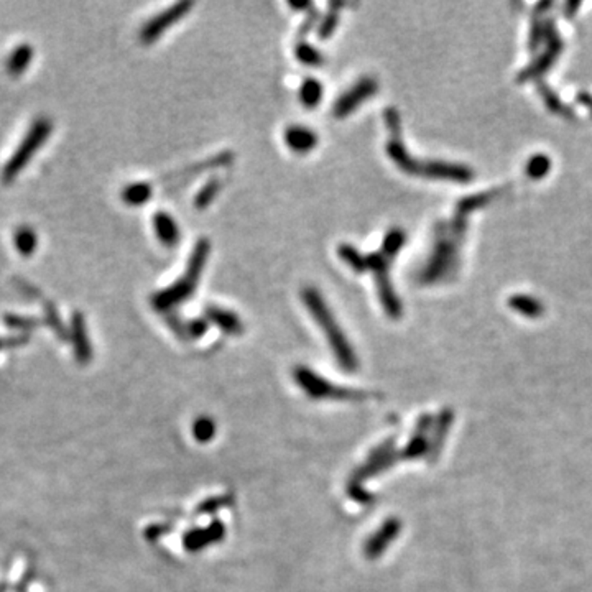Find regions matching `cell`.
Wrapping results in <instances>:
<instances>
[{"instance_id":"obj_1","label":"cell","mask_w":592,"mask_h":592,"mask_svg":"<svg viewBox=\"0 0 592 592\" xmlns=\"http://www.w3.org/2000/svg\"><path fill=\"white\" fill-rule=\"evenodd\" d=\"M211 254V242L206 237H201L200 240L194 244L193 252L189 255L187 271L180 280H176L175 283L166 287L162 292L155 293L150 300L155 311L160 313H170L175 308H178L180 305L187 303L196 292L198 285H200L202 270H204L207 257Z\"/></svg>"},{"instance_id":"obj_2","label":"cell","mask_w":592,"mask_h":592,"mask_svg":"<svg viewBox=\"0 0 592 592\" xmlns=\"http://www.w3.org/2000/svg\"><path fill=\"white\" fill-rule=\"evenodd\" d=\"M301 300H303V303L306 308H308L311 316L314 318V321L321 326L324 334L327 336V339H330V343L332 345V351H334L338 361L345 367V369L349 370L354 369V367L357 365V361H356V356H354L351 344H349L347 338H345L343 330L339 327L334 314H332L330 306L326 305V301H324L321 293H319L316 288L306 287L301 289Z\"/></svg>"},{"instance_id":"obj_3","label":"cell","mask_w":592,"mask_h":592,"mask_svg":"<svg viewBox=\"0 0 592 592\" xmlns=\"http://www.w3.org/2000/svg\"><path fill=\"white\" fill-rule=\"evenodd\" d=\"M51 132V122L48 119H38L37 122L32 125L27 137L21 140V144L17 152L12 155V158L8 160V163L3 168L2 178L6 183H10L12 180H15L19 176V173L28 165L30 160L33 158V155L37 153V150L41 149V145L45 144V140L48 138Z\"/></svg>"},{"instance_id":"obj_4","label":"cell","mask_w":592,"mask_h":592,"mask_svg":"<svg viewBox=\"0 0 592 592\" xmlns=\"http://www.w3.org/2000/svg\"><path fill=\"white\" fill-rule=\"evenodd\" d=\"M388 267H390V260L380 250L367 255V270H370L375 275L380 303H382L388 316L392 319H399L401 316V303L392 287Z\"/></svg>"},{"instance_id":"obj_5","label":"cell","mask_w":592,"mask_h":592,"mask_svg":"<svg viewBox=\"0 0 592 592\" xmlns=\"http://www.w3.org/2000/svg\"><path fill=\"white\" fill-rule=\"evenodd\" d=\"M193 7L194 2H191V0H183V2L173 3L171 7L160 12L158 15H155L153 19H150L144 27H142L140 41L144 43V45H152L168 28L173 27L175 23H178L180 20H183Z\"/></svg>"},{"instance_id":"obj_6","label":"cell","mask_w":592,"mask_h":592,"mask_svg":"<svg viewBox=\"0 0 592 592\" xmlns=\"http://www.w3.org/2000/svg\"><path fill=\"white\" fill-rule=\"evenodd\" d=\"M377 90L379 83L375 77L362 76L356 84L345 90L343 96L338 97V101L334 102V107H332V114H334L336 119H345L354 111H357L362 102L374 97Z\"/></svg>"},{"instance_id":"obj_7","label":"cell","mask_w":592,"mask_h":592,"mask_svg":"<svg viewBox=\"0 0 592 592\" xmlns=\"http://www.w3.org/2000/svg\"><path fill=\"white\" fill-rule=\"evenodd\" d=\"M283 138L288 149L300 155L309 153L311 150L316 149L319 142L318 133L305 125H289L283 133Z\"/></svg>"},{"instance_id":"obj_8","label":"cell","mask_w":592,"mask_h":592,"mask_svg":"<svg viewBox=\"0 0 592 592\" xmlns=\"http://www.w3.org/2000/svg\"><path fill=\"white\" fill-rule=\"evenodd\" d=\"M153 229L158 240L162 242L165 247H176V245L180 244L181 231L178 224H176L175 218L165 213V211H158V213L153 216Z\"/></svg>"},{"instance_id":"obj_9","label":"cell","mask_w":592,"mask_h":592,"mask_svg":"<svg viewBox=\"0 0 592 592\" xmlns=\"http://www.w3.org/2000/svg\"><path fill=\"white\" fill-rule=\"evenodd\" d=\"M204 316L211 323H214L216 326L220 327V331L227 332V334H240L244 331V324H242L240 318L236 313H232V311L220 308V306H206Z\"/></svg>"},{"instance_id":"obj_10","label":"cell","mask_w":592,"mask_h":592,"mask_svg":"<svg viewBox=\"0 0 592 592\" xmlns=\"http://www.w3.org/2000/svg\"><path fill=\"white\" fill-rule=\"evenodd\" d=\"M71 338H73V345H75L76 357L81 362H88L90 359V345L88 341V332H86V323L81 313H76L73 316V324H71Z\"/></svg>"},{"instance_id":"obj_11","label":"cell","mask_w":592,"mask_h":592,"mask_svg":"<svg viewBox=\"0 0 592 592\" xmlns=\"http://www.w3.org/2000/svg\"><path fill=\"white\" fill-rule=\"evenodd\" d=\"M345 6H347L345 2H330L327 12L324 14V17H321V20H319L318 23V37L321 38V40H327V38H331L332 33L336 32V28H338L339 25V10Z\"/></svg>"},{"instance_id":"obj_12","label":"cell","mask_w":592,"mask_h":592,"mask_svg":"<svg viewBox=\"0 0 592 592\" xmlns=\"http://www.w3.org/2000/svg\"><path fill=\"white\" fill-rule=\"evenodd\" d=\"M323 84L319 83L316 77H306V79L300 86V102L303 104L306 109H314L319 106L323 99Z\"/></svg>"},{"instance_id":"obj_13","label":"cell","mask_w":592,"mask_h":592,"mask_svg":"<svg viewBox=\"0 0 592 592\" xmlns=\"http://www.w3.org/2000/svg\"><path fill=\"white\" fill-rule=\"evenodd\" d=\"M153 189L149 183H132L122 189V201L128 206H144L152 198Z\"/></svg>"},{"instance_id":"obj_14","label":"cell","mask_w":592,"mask_h":592,"mask_svg":"<svg viewBox=\"0 0 592 592\" xmlns=\"http://www.w3.org/2000/svg\"><path fill=\"white\" fill-rule=\"evenodd\" d=\"M338 255L341 260H344L345 265L356 274H365L367 271V255L362 254L354 245L341 244L338 247Z\"/></svg>"},{"instance_id":"obj_15","label":"cell","mask_w":592,"mask_h":592,"mask_svg":"<svg viewBox=\"0 0 592 592\" xmlns=\"http://www.w3.org/2000/svg\"><path fill=\"white\" fill-rule=\"evenodd\" d=\"M295 56L300 63L309 68H319L324 64V56L316 46L309 45L306 40H298L295 45Z\"/></svg>"},{"instance_id":"obj_16","label":"cell","mask_w":592,"mask_h":592,"mask_svg":"<svg viewBox=\"0 0 592 592\" xmlns=\"http://www.w3.org/2000/svg\"><path fill=\"white\" fill-rule=\"evenodd\" d=\"M33 58V50L30 45H20L14 53L10 55L7 61V69L12 76H19L28 68Z\"/></svg>"},{"instance_id":"obj_17","label":"cell","mask_w":592,"mask_h":592,"mask_svg":"<svg viewBox=\"0 0 592 592\" xmlns=\"http://www.w3.org/2000/svg\"><path fill=\"white\" fill-rule=\"evenodd\" d=\"M219 191H220V180L211 178L204 187L198 191L196 198H194V207L200 211H204L206 207L213 204V201L216 200V196H218Z\"/></svg>"},{"instance_id":"obj_18","label":"cell","mask_w":592,"mask_h":592,"mask_svg":"<svg viewBox=\"0 0 592 592\" xmlns=\"http://www.w3.org/2000/svg\"><path fill=\"white\" fill-rule=\"evenodd\" d=\"M405 244V232L401 231V229H392V231L387 232L385 239L382 242V247H380V252H382L388 260H392L393 257H397V254L400 252V249L403 247Z\"/></svg>"},{"instance_id":"obj_19","label":"cell","mask_w":592,"mask_h":592,"mask_svg":"<svg viewBox=\"0 0 592 592\" xmlns=\"http://www.w3.org/2000/svg\"><path fill=\"white\" fill-rule=\"evenodd\" d=\"M37 234L30 227H21L15 232V247L23 257H30L37 249Z\"/></svg>"},{"instance_id":"obj_20","label":"cell","mask_w":592,"mask_h":592,"mask_svg":"<svg viewBox=\"0 0 592 592\" xmlns=\"http://www.w3.org/2000/svg\"><path fill=\"white\" fill-rule=\"evenodd\" d=\"M319 20H321V15H319L318 8L313 7L309 12H306V19L303 23H301L300 30H298V40H305V38L316 28Z\"/></svg>"},{"instance_id":"obj_21","label":"cell","mask_w":592,"mask_h":592,"mask_svg":"<svg viewBox=\"0 0 592 592\" xmlns=\"http://www.w3.org/2000/svg\"><path fill=\"white\" fill-rule=\"evenodd\" d=\"M207 331V319L204 318H194L187 324V332L191 334L193 338H201Z\"/></svg>"},{"instance_id":"obj_22","label":"cell","mask_w":592,"mask_h":592,"mask_svg":"<svg viewBox=\"0 0 592 592\" xmlns=\"http://www.w3.org/2000/svg\"><path fill=\"white\" fill-rule=\"evenodd\" d=\"M46 316H48V321H50L51 326H53V330H55V331H58V332H59V336L64 334L61 319L58 318V313H56V309H55L53 306H51V305L46 306Z\"/></svg>"},{"instance_id":"obj_23","label":"cell","mask_w":592,"mask_h":592,"mask_svg":"<svg viewBox=\"0 0 592 592\" xmlns=\"http://www.w3.org/2000/svg\"><path fill=\"white\" fill-rule=\"evenodd\" d=\"M288 6L293 8V10H303V12H309L311 8H313L314 6L311 2H288Z\"/></svg>"},{"instance_id":"obj_24","label":"cell","mask_w":592,"mask_h":592,"mask_svg":"<svg viewBox=\"0 0 592 592\" xmlns=\"http://www.w3.org/2000/svg\"><path fill=\"white\" fill-rule=\"evenodd\" d=\"M6 345H7V344H6V341H3V339H0V349H2V347H6Z\"/></svg>"}]
</instances>
